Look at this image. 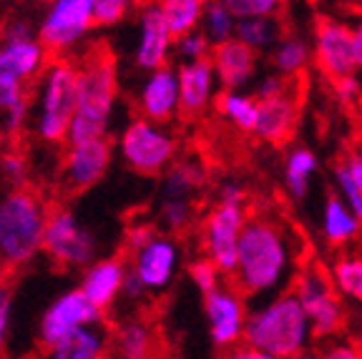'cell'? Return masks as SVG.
<instances>
[{"label": "cell", "mask_w": 362, "mask_h": 359, "mask_svg": "<svg viewBox=\"0 0 362 359\" xmlns=\"http://www.w3.org/2000/svg\"><path fill=\"white\" fill-rule=\"evenodd\" d=\"M300 274L294 234L269 216H249L239 236L237 266L229 284L244 299H267L289 292Z\"/></svg>", "instance_id": "obj_1"}, {"label": "cell", "mask_w": 362, "mask_h": 359, "mask_svg": "<svg viewBox=\"0 0 362 359\" xmlns=\"http://www.w3.org/2000/svg\"><path fill=\"white\" fill-rule=\"evenodd\" d=\"M76 71H78V98L66 139L68 146L108 139L113 111L119 101L116 58L103 43L90 45L83 58L76 61Z\"/></svg>", "instance_id": "obj_2"}, {"label": "cell", "mask_w": 362, "mask_h": 359, "mask_svg": "<svg viewBox=\"0 0 362 359\" xmlns=\"http://www.w3.org/2000/svg\"><path fill=\"white\" fill-rule=\"evenodd\" d=\"M312 339L315 337L305 309L292 289L249 309L244 342L272 354L274 359H289L307 352Z\"/></svg>", "instance_id": "obj_3"}, {"label": "cell", "mask_w": 362, "mask_h": 359, "mask_svg": "<svg viewBox=\"0 0 362 359\" xmlns=\"http://www.w3.org/2000/svg\"><path fill=\"white\" fill-rule=\"evenodd\" d=\"M48 206L30 189H13L0 199V261L23 266L43 252Z\"/></svg>", "instance_id": "obj_4"}, {"label": "cell", "mask_w": 362, "mask_h": 359, "mask_svg": "<svg viewBox=\"0 0 362 359\" xmlns=\"http://www.w3.org/2000/svg\"><path fill=\"white\" fill-rule=\"evenodd\" d=\"M35 113L33 134L43 143H66L78 98V71L71 58H51L33 86Z\"/></svg>", "instance_id": "obj_5"}, {"label": "cell", "mask_w": 362, "mask_h": 359, "mask_svg": "<svg viewBox=\"0 0 362 359\" xmlns=\"http://www.w3.org/2000/svg\"><path fill=\"white\" fill-rule=\"evenodd\" d=\"M176 136L171 129L146 118H134L126 124L119 139V151L131 171L141 176H164L176 161Z\"/></svg>", "instance_id": "obj_6"}, {"label": "cell", "mask_w": 362, "mask_h": 359, "mask_svg": "<svg viewBox=\"0 0 362 359\" xmlns=\"http://www.w3.org/2000/svg\"><path fill=\"white\" fill-rule=\"evenodd\" d=\"M292 292L305 309L312 337L325 339V342L337 337L345 326V307H342V297L332 286L327 271L320 266L300 269L292 284Z\"/></svg>", "instance_id": "obj_7"}, {"label": "cell", "mask_w": 362, "mask_h": 359, "mask_svg": "<svg viewBox=\"0 0 362 359\" xmlns=\"http://www.w3.org/2000/svg\"><path fill=\"white\" fill-rule=\"evenodd\" d=\"M93 28V0H56L43 13L38 40L48 56L68 58Z\"/></svg>", "instance_id": "obj_8"}, {"label": "cell", "mask_w": 362, "mask_h": 359, "mask_svg": "<svg viewBox=\"0 0 362 359\" xmlns=\"http://www.w3.org/2000/svg\"><path fill=\"white\" fill-rule=\"evenodd\" d=\"M43 252L63 269H86L96 261L98 242L68 208L48 213L43 236Z\"/></svg>", "instance_id": "obj_9"}, {"label": "cell", "mask_w": 362, "mask_h": 359, "mask_svg": "<svg viewBox=\"0 0 362 359\" xmlns=\"http://www.w3.org/2000/svg\"><path fill=\"white\" fill-rule=\"evenodd\" d=\"M247 211L239 204H221L214 201V206L206 211L202 224V247L204 257L221 271L232 276L237 266V249L239 236L247 224Z\"/></svg>", "instance_id": "obj_10"}, {"label": "cell", "mask_w": 362, "mask_h": 359, "mask_svg": "<svg viewBox=\"0 0 362 359\" xmlns=\"http://www.w3.org/2000/svg\"><path fill=\"white\" fill-rule=\"evenodd\" d=\"M181 257L184 254H181V244L176 242V236L156 231L141 249H136L129 257V269L139 276L148 294H158L166 292L171 281L176 279Z\"/></svg>", "instance_id": "obj_11"}, {"label": "cell", "mask_w": 362, "mask_h": 359, "mask_svg": "<svg viewBox=\"0 0 362 359\" xmlns=\"http://www.w3.org/2000/svg\"><path fill=\"white\" fill-rule=\"evenodd\" d=\"M103 324V312L96 309L88 299L81 294V289H68L63 292L51 307L45 309L38 324V339L40 347L51 349L66 337H71L74 331L83 329V326Z\"/></svg>", "instance_id": "obj_12"}, {"label": "cell", "mask_w": 362, "mask_h": 359, "mask_svg": "<svg viewBox=\"0 0 362 359\" xmlns=\"http://www.w3.org/2000/svg\"><path fill=\"white\" fill-rule=\"evenodd\" d=\"M312 61L317 71L334 83L347 76L357 73L355 53H352V28L342 20L320 16L315 23V43H312Z\"/></svg>", "instance_id": "obj_13"}, {"label": "cell", "mask_w": 362, "mask_h": 359, "mask_svg": "<svg viewBox=\"0 0 362 359\" xmlns=\"http://www.w3.org/2000/svg\"><path fill=\"white\" fill-rule=\"evenodd\" d=\"M204 317L209 326V337L216 347L232 349L244 342L249 302L232 284H221L216 292L204 297Z\"/></svg>", "instance_id": "obj_14"}, {"label": "cell", "mask_w": 362, "mask_h": 359, "mask_svg": "<svg viewBox=\"0 0 362 359\" xmlns=\"http://www.w3.org/2000/svg\"><path fill=\"white\" fill-rule=\"evenodd\" d=\"M113 158L111 139H96L68 146L61 163V186L68 194H81V191L96 186L106 176Z\"/></svg>", "instance_id": "obj_15"}, {"label": "cell", "mask_w": 362, "mask_h": 359, "mask_svg": "<svg viewBox=\"0 0 362 359\" xmlns=\"http://www.w3.org/2000/svg\"><path fill=\"white\" fill-rule=\"evenodd\" d=\"M136 11H139V25H136L134 63L136 68L153 73L169 66V58L174 56V35L166 28L158 3H144L136 6Z\"/></svg>", "instance_id": "obj_16"}, {"label": "cell", "mask_w": 362, "mask_h": 359, "mask_svg": "<svg viewBox=\"0 0 362 359\" xmlns=\"http://www.w3.org/2000/svg\"><path fill=\"white\" fill-rule=\"evenodd\" d=\"M139 118H146L153 124L166 126L179 116V76L176 68L166 66L161 71H153L139 88Z\"/></svg>", "instance_id": "obj_17"}, {"label": "cell", "mask_w": 362, "mask_h": 359, "mask_svg": "<svg viewBox=\"0 0 362 359\" xmlns=\"http://www.w3.org/2000/svg\"><path fill=\"white\" fill-rule=\"evenodd\" d=\"M179 76V113L184 118H202L216 101V73L211 61L181 63Z\"/></svg>", "instance_id": "obj_18"}, {"label": "cell", "mask_w": 362, "mask_h": 359, "mask_svg": "<svg viewBox=\"0 0 362 359\" xmlns=\"http://www.w3.org/2000/svg\"><path fill=\"white\" fill-rule=\"evenodd\" d=\"M48 63H51V56L38 38L0 40V81L30 86L40 78Z\"/></svg>", "instance_id": "obj_19"}, {"label": "cell", "mask_w": 362, "mask_h": 359, "mask_svg": "<svg viewBox=\"0 0 362 359\" xmlns=\"http://www.w3.org/2000/svg\"><path fill=\"white\" fill-rule=\"evenodd\" d=\"M211 66H214L216 83L221 90H244L257 76V66H259V53L239 43L237 38L226 40V43L211 48L209 56Z\"/></svg>", "instance_id": "obj_20"}, {"label": "cell", "mask_w": 362, "mask_h": 359, "mask_svg": "<svg viewBox=\"0 0 362 359\" xmlns=\"http://www.w3.org/2000/svg\"><path fill=\"white\" fill-rule=\"evenodd\" d=\"M129 271V261L119 257H106L96 259L90 266H86L81 274V294L88 299L90 304L101 312L116 304L121 297V286H124V276Z\"/></svg>", "instance_id": "obj_21"}, {"label": "cell", "mask_w": 362, "mask_h": 359, "mask_svg": "<svg viewBox=\"0 0 362 359\" xmlns=\"http://www.w3.org/2000/svg\"><path fill=\"white\" fill-rule=\"evenodd\" d=\"M259 103V118H257L255 136L272 146H282L297 131L300 124V93L289 90L269 101H257Z\"/></svg>", "instance_id": "obj_22"}, {"label": "cell", "mask_w": 362, "mask_h": 359, "mask_svg": "<svg viewBox=\"0 0 362 359\" xmlns=\"http://www.w3.org/2000/svg\"><path fill=\"white\" fill-rule=\"evenodd\" d=\"M108 347V331L103 324L83 326L71 337L58 342L56 347L45 349L43 359H103Z\"/></svg>", "instance_id": "obj_23"}, {"label": "cell", "mask_w": 362, "mask_h": 359, "mask_svg": "<svg viewBox=\"0 0 362 359\" xmlns=\"http://www.w3.org/2000/svg\"><path fill=\"white\" fill-rule=\"evenodd\" d=\"M362 224L355 219V213L342 204L337 194H329L322 206V236L329 247H347L360 236Z\"/></svg>", "instance_id": "obj_24"}, {"label": "cell", "mask_w": 362, "mask_h": 359, "mask_svg": "<svg viewBox=\"0 0 362 359\" xmlns=\"http://www.w3.org/2000/svg\"><path fill=\"white\" fill-rule=\"evenodd\" d=\"M214 111L237 131L255 134L257 118H259V103L247 90H219L214 101Z\"/></svg>", "instance_id": "obj_25"}, {"label": "cell", "mask_w": 362, "mask_h": 359, "mask_svg": "<svg viewBox=\"0 0 362 359\" xmlns=\"http://www.w3.org/2000/svg\"><path fill=\"white\" fill-rule=\"evenodd\" d=\"M312 61V45L300 35H284L269 51L272 73L282 76L287 81H297L307 71Z\"/></svg>", "instance_id": "obj_26"}, {"label": "cell", "mask_w": 362, "mask_h": 359, "mask_svg": "<svg viewBox=\"0 0 362 359\" xmlns=\"http://www.w3.org/2000/svg\"><path fill=\"white\" fill-rule=\"evenodd\" d=\"M317 171H320L317 153L307 146H294L284 158V189H287L289 199L302 201L310 194V184Z\"/></svg>", "instance_id": "obj_27"}, {"label": "cell", "mask_w": 362, "mask_h": 359, "mask_svg": "<svg viewBox=\"0 0 362 359\" xmlns=\"http://www.w3.org/2000/svg\"><path fill=\"white\" fill-rule=\"evenodd\" d=\"M234 38L252 48L255 53L272 51L279 40L284 38V25L282 18H247V20H237V33Z\"/></svg>", "instance_id": "obj_28"}, {"label": "cell", "mask_w": 362, "mask_h": 359, "mask_svg": "<svg viewBox=\"0 0 362 359\" xmlns=\"http://www.w3.org/2000/svg\"><path fill=\"white\" fill-rule=\"evenodd\" d=\"M116 352L121 359H151L153 357V331L146 322L129 319L116 326Z\"/></svg>", "instance_id": "obj_29"}, {"label": "cell", "mask_w": 362, "mask_h": 359, "mask_svg": "<svg viewBox=\"0 0 362 359\" xmlns=\"http://www.w3.org/2000/svg\"><path fill=\"white\" fill-rule=\"evenodd\" d=\"M204 171L194 161H174L166 169L164 184H161V196L164 199H192L202 189Z\"/></svg>", "instance_id": "obj_30"}, {"label": "cell", "mask_w": 362, "mask_h": 359, "mask_svg": "<svg viewBox=\"0 0 362 359\" xmlns=\"http://www.w3.org/2000/svg\"><path fill=\"white\" fill-rule=\"evenodd\" d=\"M158 8H161L166 28L174 35V40L187 33H194L202 25V16H204L202 0H164V3H158Z\"/></svg>", "instance_id": "obj_31"}, {"label": "cell", "mask_w": 362, "mask_h": 359, "mask_svg": "<svg viewBox=\"0 0 362 359\" xmlns=\"http://www.w3.org/2000/svg\"><path fill=\"white\" fill-rule=\"evenodd\" d=\"M202 33H204V38L211 43V48H216V45L234 38V33H237V18H234L232 11L226 8L224 0L204 3Z\"/></svg>", "instance_id": "obj_32"}, {"label": "cell", "mask_w": 362, "mask_h": 359, "mask_svg": "<svg viewBox=\"0 0 362 359\" xmlns=\"http://www.w3.org/2000/svg\"><path fill=\"white\" fill-rule=\"evenodd\" d=\"M329 279L339 297H350L362 304V257L360 254H342L334 259Z\"/></svg>", "instance_id": "obj_33"}, {"label": "cell", "mask_w": 362, "mask_h": 359, "mask_svg": "<svg viewBox=\"0 0 362 359\" xmlns=\"http://www.w3.org/2000/svg\"><path fill=\"white\" fill-rule=\"evenodd\" d=\"M194 221V201L192 199H164L158 206V224L164 226L166 234L176 236L189 229Z\"/></svg>", "instance_id": "obj_34"}, {"label": "cell", "mask_w": 362, "mask_h": 359, "mask_svg": "<svg viewBox=\"0 0 362 359\" xmlns=\"http://www.w3.org/2000/svg\"><path fill=\"white\" fill-rule=\"evenodd\" d=\"M332 179H334V189H337L334 194L342 199V204L355 213V219L362 224V191H360V186L352 181L345 163H337V166H334Z\"/></svg>", "instance_id": "obj_35"}, {"label": "cell", "mask_w": 362, "mask_h": 359, "mask_svg": "<svg viewBox=\"0 0 362 359\" xmlns=\"http://www.w3.org/2000/svg\"><path fill=\"white\" fill-rule=\"evenodd\" d=\"M174 56L181 63H197V61H206L211 56V43L204 38L202 30H194V33L181 35L174 40Z\"/></svg>", "instance_id": "obj_36"}, {"label": "cell", "mask_w": 362, "mask_h": 359, "mask_svg": "<svg viewBox=\"0 0 362 359\" xmlns=\"http://www.w3.org/2000/svg\"><path fill=\"white\" fill-rule=\"evenodd\" d=\"M224 3L237 20H247V18H277L284 8L279 0H224Z\"/></svg>", "instance_id": "obj_37"}, {"label": "cell", "mask_w": 362, "mask_h": 359, "mask_svg": "<svg viewBox=\"0 0 362 359\" xmlns=\"http://www.w3.org/2000/svg\"><path fill=\"white\" fill-rule=\"evenodd\" d=\"M187 274H189V279H192V284L197 286L199 292H202V297L216 292V289L224 284V281H221V276H224V274H221V271L216 269V266L211 264L206 257L194 259L192 264H189Z\"/></svg>", "instance_id": "obj_38"}, {"label": "cell", "mask_w": 362, "mask_h": 359, "mask_svg": "<svg viewBox=\"0 0 362 359\" xmlns=\"http://www.w3.org/2000/svg\"><path fill=\"white\" fill-rule=\"evenodd\" d=\"M136 6L139 3H131V0H93V25H101V28L119 25Z\"/></svg>", "instance_id": "obj_39"}, {"label": "cell", "mask_w": 362, "mask_h": 359, "mask_svg": "<svg viewBox=\"0 0 362 359\" xmlns=\"http://www.w3.org/2000/svg\"><path fill=\"white\" fill-rule=\"evenodd\" d=\"M0 171L13 189H25L28 184V161L23 153H6L0 158Z\"/></svg>", "instance_id": "obj_40"}, {"label": "cell", "mask_w": 362, "mask_h": 359, "mask_svg": "<svg viewBox=\"0 0 362 359\" xmlns=\"http://www.w3.org/2000/svg\"><path fill=\"white\" fill-rule=\"evenodd\" d=\"M294 88V81H287L277 73H264L259 81L255 83V98L257 101H269V98H277V95H284Z\"/></svg>", "instance_id": "obj_41"}, {"label": "cell", "mask_w": 362, "mask_h": 359, "mask_svg": "<svg viewBox=\"0 0 362 359\" xmlns=\"http://www.w3.org/2000/svg\"><path fill=\"white\" fill-rule=\"evenodd\" d=\"M30 98V86L13 83V81H0V113L11 111L21 101Z\"/></svg>", "instance_id": "obj_42"}, {"label": "cell", "mask_w": 362, "mask_h": 359, "mask_svg": "<svg viewBox=\"0 0 362 359\" xmlns=\"http://www.w3.org/2000/svg\"><path fill=\"white\" fill-rule=\"evenodd\" d=\"M322 359H362V347H357L350 339H329L320 352Z\"/></svg>", "instance_id": "obj_43"}, {"label": "cell", "mask_w": 362, "mask_h": 359, "mask_svg": "<svg viewBox=\"0 0 362 359\" xmlns=\"http://www.w3.org/2000/svg\"><path fill=\"white\" fill-rule=\"evenodd\" d=\"M156 226L153 224H146V221H139V224H134V226H129L126 229V239H124V247H126V254H134L136 249H141L144 244L151 239L153 234H156Z\"/></svg>", "instance_id": "obj_44"}, {"label": "cell", "mask_w": 362, "mask_h": 359, "mask_svg": "<svg viewBox=\"0 0 362 359\" xmlns=\"http://www.w3.org/2000/svg\"><path fill=\"white\" fill-rule=\"evenodd\" d=\"M332 88H334V95H337L345 106H352V103L362 101V81L357 78V76H347V78H342V81H334Z\"/></svg>", "instance_id": "obj_45"}, {"label": "cell", "mask_w": 362, "mask_h": 359, "mask_svg": "<svg viewBox=\"0 0 362 359\" xmlns=\"http://www.w3.org/2000/svg\"><path fill=\"white\" fill-rule=\"evenodd\" d=\"M13 317V292L6 284H0V349L8 342V329H11Z\"/></svg>", "instance_id": "obj_46"}, {"label": "cell", "mask_w": 362, "mask_h": 359, "mask_svg": "<svg viewBox=\"0 0 362 359\" xmlns=\"http://www.w3.org/2000/svg\"><path fill=\"white\" fill-rule=\"evenodd\" d=\"M35 30L25 18H16V20L8 23V28L3 30V40H30L35 38Z\"/></svg>", "instance_id": "obj_47"}, {"label": "cell", "mask_w": 362, "mask_h": 359, "mask_svg": "<svg viewBox=\"0 0 362 359\" xmlns=\"http://www.w3.org/2000/svg\"><path fill=\"white\" fill-rule=\"evenodd\" d=\"M216 201L244 206V204H247V191H244V186L234 184V181H226V184H221L219 191H216Z\"/></svg>", "instance_id": "obj_48"}, {"label": "cell", "mask_w": 362, "mask_h": 359, "mask_svg": "<svg viewBox=\"0 0 362 359\" xmlns=\"http://www.w3.org/2000/svg\"><path fill=\"white\" fill-rule=\"evenodd\" d=\"M146 289H144V284L139 281V276L134 274V271H126L124 276V286H121V297L129 299V302H141L144 297H146Z\"/></svg>", "instance_id": "obj_49"}, {"label": "cell", "mask_w": 362, "mask_h": 359, "mask_svg": "<svg viewBox=\"0 0 362 359\" xmlns=\"http://www.w3.org/2000/svg\"><path fill=\"white\" fill-rule=\"evenodd\" d=\"M224 359H274V357L267 354V352H262V349L252 347V344H247V342H239L237 347L226 349Z\"/></svg>", "instance_id": "obj_50"}, {"label": "cell", "mask_w": 362, "mask_h": 359, "mask_svg": "<svg viewBox=\"0 0 362 359\" xmlns=\"http://www.w3.org/2000/svg\"><path fill=\"white\" fill-rule=\"evenodd\" d=\"M347 166V171H350V176H352V181H355L357 186H360V191H362V146L357 148L355 153H352L347 161H342Z\"/></svg>", "instance_id": "obj_51"}, {"label": "cell", "mask_w": 362, "mask_h": 359, "mask_svg": "<svg viewBox=\"0 0 362 359\" xmlns=\"http://www.w3.org/2000/svg\"><path fill=\"white\" fill-rule=\"evenodd\" d=\"M352 53H355L357 71H362V20H357V25L352 28Z\"/></svg>", "instance_id": "obj_52"}, {"label": "cell", "mask_w": 362, "mask_h": 359, "mask_svg": "<svg viewBox=\"0 0 362 359\" xmlns=\"http://www.w3.org/2000/svg\"><path fill=\"white\" fill-rule=\"evenodd\" d=\"M289 359H322V357H320V352H312V349H307V352L294 354V357H289Z\"/></svg>", "instance_id": "obj_53"}, {"label": "cell", "mask_w": 362, "mask_h": 359, "mask_svg": "<svg viewBox=\"0 0 362 359\" xmlns=\"http://www.w3.org/2000/svg\"><path fill=\"white\" fill-rule=\"evenodd\" d=\"M6 269H8V266L3 264V261H0V284H3V276H6Z\"/></svg>", "instance_id": "obj_54"}]
</instances>
